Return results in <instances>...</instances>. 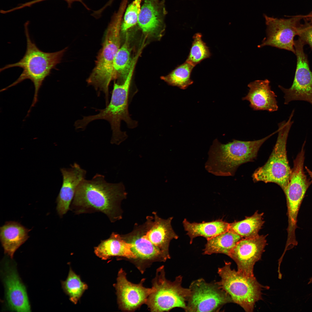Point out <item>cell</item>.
<instances>
[{
	"instance_id": "13",
	"label": "cell",
	"mask_w": 312,
	"mask_h": 312,
	"mask_svg": "<svg viewBox=\"0 0 312 312\" xmlns=\"http://www.w3.org/2000/svg\"><path fill=\"white\" fill-rule=\"evenodd\" d=\"M127 274L122 268L119 271L116 283L114 284L116 290L119 309L125 311H134L145 304L147 298L154 289L143 286L145 278L135 284L129 281Z\"/></svg>"
},
{
	"instance_id": "16",
	"label": "cell",
	"mask_w": 312,
	"mask_h": 312,
	"mask_svg": "<svg viewBox=\"0 0 312 312\" xmlns=\"http://www.w3.org/2000/svg\"><path fill=\"white\" fill-rule=\"evenodd\" d=\"M138 25L142 32L148 35L158 34L165 27L167 14L164 0H142Z\"/></svg>"
},
{
	"instance_id": "22",
	"label": "cell",
	"mask_w": 312,
	"mask_h": 312,
	"mask_svg": "<svg viewBox=\"0 0 312 312\" xmlns=\"http://www.w3.org/2000/svg\"><path fill=\"white\" fill-rule=\"evenodd\" d=\"M263 213L256 211L254 213L240 221L229 223L228 231H232L242 238L253 237L259 235L258 233L264 221Z\"/></svg>"
},
{
	"instance_id": "32",
	"label": "cell",
	"mask_w": 312,
	"mask_h": 312,
	"mask_svg": "<svg viewBox=\"0 0 312 312\" xmlns=\"http://www.w3.org/2000/svg\"><path fill=\"white\" fill-rule=\"evenodd\" d=\"M312 284V277H311L309 279V281L308 282V284Z\"/></svg>"
},
{
	"instance_id": "20",
	"label": "cell",
	"mask_w": 312,
	"mask_h": 312,
	"mask_svg": "<svg viewBox=\"0 0 312 312\" xmlns=\"http://www.w3.org/2000/svg\"><path fill=\"white\" fill-rule=\"evenodd\" d=\"M185 230L190 238V243L194 238L202 236L207 240L212 238L229 230V223L219 219L209 222L190 223L186 219L183 222Z\"/></svg>"
},
{
	"instance_id": "12",
	"label": "cell",
	"mask_w": 312,
	"mask_h": 312,
	"mask_svg": "<svg viewBox=\"0 0 312 312\" xmlns=\"http://www.w3.org/2000/svg\"><path fill=\"white\" fill-rule=\"evenodd\" d=\"M266 236L242 238L237 243L228 256L236 263L239 272L248 276H254V267L264 251Z\"/></svg>"
},
{
	"instance_id": "30",
	"label": "cell",
	"mask_w": 312,
	"mask_h": 312,
	"mask_svg": "<svg viewBox=\"0 0 312 312\" xmlns=\"http://www.w3.org/2000/svg\"><path fill=\"white\" fill-rule=\"evenodd\" d=\"M114 0H109L102 8L100 9V10L102 12H103L105 9L108 6H109L111 4L112 2Z\"/></svg>"
},
{
	"instance_id": "14",
	"label": "cell",
	"mask_w": 312,
	"mask_h": 312,
	"mask_svg": "<svg viewBox=\"0 0 312 312\" xmlns=\"http://www.w3.org/2000/svg\"><path fill=\"white\" fill-rule=\"evenodd\" d=\"M3 281L7 305L10 310L29 312L31 307L25 286L15 267L6 262L4 264Z\"/></svg>"
},
{
	"instance_id": "24",
	"label": "cell",
	"mask_w": 312,
	"mask_h": 312,
	"mask_svg": "<svg viewBox=\"0 0 312 312\" xmlns=\"http://www.w3.org/2000/svg\"><path fill=\"white\" fill-rule=\"evenodd\" d=\"M129 36L126 34L125 40L123 45L117 52L113 63L114 78L118 75L122 79V83L125 79L130 68L132 59L131 58Z\"/></svg>"
},
{
	"instance_id": "4",
	"label": "cell",
	"mask_w": 312,
	"mask_h": 312,
	"mask_svg": "<svg viewBox=\"0 0 312 312\" xmlns=\"http://www.w3.org/2000/svg\"><path fill=\"white\" fill-rule=\"evenodd\" d=\"M126 8V4L121 3L118 10L112 16L95 67L87 80L88 84L96 90L104 93L106 105L108 103L109 85L114 78V61L120 48L121 26Z\"/></svg>"
},
{
	"instance_id": "21",
	"label": "cell",
	"mask_w": 312,
	"mask_h": 312,
	"mask_svg": "<svg viewBox=\"0 0 312 312\" xmlns=\"http://www.w3.org/2000/svg\"><path fill=\"white\" fill-rule=\"evenodd\" d=\"M242 238L229 231L207 240L203 251L204 255L221 253L229 256L230 253Z\"/></svg>"
},
{
	"instance_id": "17",
	"label": "cell",
	"mask_w": 312,
	"mask_h": 312,
	"mask_svg": "<svg viewBox=\"0 0 312 312\" xmlns=\"http://www.w3.org/2000/svg\"><path fill=\"white\" fill-rule=\"evenodd\" d=\"M268 79L256 80L248 85L249 91L242 98L248 101L250 107L254 110H266L270 112L278 110L277 96L272 90Z\"/></svg>"
},
{
	"instance_id": "27",
	"label": "cell",
	"mask_w": 312,
	"mask_h": 312,
	"mask_svg": "<svg viewBox=\"0 0 312 312\" xmlns=\"http://www.w3.org/2000/svg\"><path fill=\"white\" fill-rule=\"evenodd\" d=\"M142 0H134L126 8L122 19L121 31H127L138 25Z\"/></svg>"
},
{
	"instance_id": "28",
	"label": "cell",
	"mask_w": 312,
	"mask_h": 312,
	"mask_svg": "<svg viewBox=\"0 0 312 312\" xmlns=\"http://www.w3.org/2000/svg\"><path fill=\"white\" fill-rule=\"evenodd\" d=\"M302 16L304 22L299 25L297 35L305 44H308L312 49V17L307 15Z\"/></svg>"
},
{
	"instance_id": "1",
	"label": "cell",
	"mask_w": 312,
	"mask_h": 312,
	"mask_svg": "<svg viewBox=\"0 0 312 312\" xmlns=\"http://www.w3.org/2000/svg\"><path fill=\"white\" fill-rule=\"evenodd\" d=\"M127 195L122 183L107 182L104 176L97 174L78 185L69 210L76 215L101 212L114 222L122 218L121 202Z\"/></svg>"
},
{
	"instance_id": "25",
	"label": "cell",
	"mask_w": 312,
	"mask_h": 312,
	"mask_svg": "<svg viewBox=\"0 0 312 312\" xmlns=\"http://www.w3.org/2000/svg\"><path fill=\"white\" fill-rule=\"evenodd\" d=\"M61 284L64 291L69 296L70 300L75 304H77L88 288L87 284L82 281L79 276L70 267L67 278L61 282Z\"/></svg>"
},
{
	"instance_id": "3",
	"label": "cell",
	"mask_w": 312,
	"mask_h": 312,
	"mask_svg": "<svg viewBox=\"0 0 312 312\" xmlns=\"http://www.w3.org/2000/svg\"><path fill=\"white\" fill-rule=\"evenodd\" d=\"M277 131L256 140H233L232 142L222 144L217 139H215L208 152L205 169L217 176H233L239 166L252 161L256 157L262 144Z\"/></svg>"
},
{
	"instance_id": "31",
	"label": "cell",
	"mask_w": 312,
	"mask_h": 312,
	"mask_svg": "<svg viewBox=\"0 0 312 312\" xmlns=\"http://www.w3.org/2000/svg\"><path fill=\"white\" fill-rule=\"evenodd\" d=\"M305 169L309 175L312 179V172L307 167H305Z\"/></svg>"
},
{
	"instance_id": "6",
	"label": "cell",
	"mask_w": 312,
	"mask_h": 312,
	"mask_svg": "<svg viewBox=\"0 0 312 312\" xmlns=\"http://www.w3.org/2000/svg\"><path fill=\"white\" fill-rule=\"evenodd\" d=\"M294 112L292 111L287 121L284 120L278 124V135L276 144L266 162L253 173L252 177L254 182L274 183L283 190L287 185L292 169L287 158L286 144L288 134L294 123L291 119Z\"/></svg>"
},
{
	"instance_id": "9",
	"label": "cell",
	"mask_w": 312,
	"mask_h": 312,
	"mask_svg": "<svg viewBox=\"0 0 312 312\" xmlns=\"http://www.w3.org/2000/svg\"><path fill=\"white\" fill-rule=\"evenodd\" d=\"M182 279L180 275L174 281H169L166 278L164 266L158 268L152 282L154 290L148 296L145 304L150 311L168 312L176 307L185 310L190 290L189 288L182 287Z\"/></svg>"
},
{
	"instance_id": "23",
	"label": "cell",
	"mask_w": 312,
	"mask_h": 312,
	"mask_svg": "<svg viewBox=\"0 0 312 312\" xmlns=\"http://www.w3.org/2000/svg\"><path fill=\"white\" fill-rule=\"evenodd\" d=\"M194 67L185 61L168 75L162 76L161 78L170 85L185 89L193 83V81L190 79V75Z\"/></svg>"
},
{
	"instance_id": "2",
	"label": "cell",
	"mask_w": 312,
	"mask_h": 312,
	"mask_svg": "<svg viewBox=\"0 0 312 312\" xmlns=\"http://www.w3.org/2000/svg\"><path fill=\"white\" fill-rule=\"evenodd\" d=\"M28 22L24 25L25 33L26 38L27 47L23 57L18 62L7 64L0 69V72L11 68L19 67L23 71L18 78L14 82L0 91L6 90L25 80H30L33 83L35 89L33 100L28 110L30 112L38 101L39 90L46 78L50 75L53 69H56V66L61 62L62 58L67 49L66 47L60 51L54 52H46L40 50L31 40L28 30Z\"/></svg>"
},
{
	"instance_id": "29",
	"label": "cell",
	"mask_w": 312,
	"mask_h": 312,
	"mask_svg": "<svg viewBox=\"0 0 312 312\" xmlns=\"http://www.w3.org/2000/svg\"><path fill=\"white\" fill-rule=\"evenodd\" d=\"M47 0H32L28 2H26L25 3V5L27 7H29L32 5H33L38 3L42 1ZM66 1L67 3L68 7L70 8L71 7L72 4L75 1L79 2L81 3L87 9L89 10L88 7L86 6V5L84 3L83 1V0H63Z\"/></svg>"
},
{
	"instance_id": "19",
	"label": "cell",
	"mask_w": 312,
	"mask_h": 312,
	"mask_svg": "<svg viewBox=\"0 0 312 312\" xmlns=\"http://www.w3.org/2000/svg\"><path fill=\"white\" fill-rule=\"evenodd\" d=\"M30 231L17 222H6L0 228V241L4 253L12 259L16 250L28 239Z\"/></svg>"
},
{
	"instance_id": "11",
	"label": "cell",
	"mask_w": 312,
	"mask_h": 312,
	"mask_svg": "<svg viewBox=\"0 0 312 312\" xmlns=\"http://www.w3.org/2000/svg\"><path fill=\"white\" fill-rule=\"evenodd\" d=\"M264 16L267 25V36L258 47L270 46L287 50L295 54L294 38L297 35L302 15L291 16L287 19L270 17L265 14Z\"/></svg>"
},
{
	"instance_id": "7",
	"label": "cell",
	"mask_w": 312,
	"mask_h": 312,
	"mask_svg": "<svg viewBox=\"0 0 312 312\" xmlns=\"http://www.w3.org/2000/svg\"><path fill=\"white\" fill-rule=\"evenodd\" d=\"M224 262V265L218 269L221 278L218 283L230 296L233 303L246 312H252L256 302L262 299V291L268 287L259 283L254 276H246L232 269L230 262Z\"/></svg>"
},
{
	"instance_id": "18",
	"label": "cell",
	"mask_w": 312,
	"mask_h": 312,
	"mask_svg": "<svg viewBox=\"0 0 312 312\" xmlns=\"http://www.w3.org/2000/svg\"><path fill=\"white\" fill-rule=\"evenodd\" d=\"M94 250L96 256L103 260L114 257H123L130 261L135 258L130 244L124 239L122 235L114 232L108 238L101 240Z\"/></svg>"
},
{
	"instance_id": "15",
	"label": "cell",
	"mask_w": 312,
	"mask_h": 312,
	"mask_svg": "<svg viewBox=\"0 0 312 312\" xmlns=\"http://www.w3.org/2000/svg\"><path fill=\"white\" fill-rule=\"evenodd\" d=\"M60 171L62 183L56 198V209L58 215L62 218L70 210L76 189L85 179L86 171L76 163L71 165L69 168H61Z\"/></svg>"
},
{
	"instance_id": "26",
	"label": "cell",
	"mask_w": 312,
	"mask_h": 312,
	"mask_svg": "<svg viewBox=\"0 0 312 312\" xmlns=\"http://www.w3.org/2000/svg\"><path fill=\"white\" fill-rule=\"evenodd\" d=\"M189 54L186 61L194 67L205 59L211 56V53L206 44L202 39L200 33L195 34Z\"/></svg>"
},
{
	"instance_id": "10",
	"label": "cell",
	"mask_w": 312,
	"mask_h": 312,
	"mask_svg": "<svg viewBox=\"0 0 312 312\" xmlns=\"http://www.w3.org/2000/svg\"><path fill=\"white\" fill-rule=\"evenodd\" d=\"M189 288L190 294L185 311H218L226 304L233 303L230 296L218 282L208 283L201 278L193 281Z\"/></svg>"
},
{
	"instance_id": "33",
	"label": "cell",
	"mask_w": 312,
	"mask_h": 312,
	"mask_svg": "<svg viewBox=\"0 0 312 312\" xmlns=\"http://www.w3.org/2000/svg\"><path fill=\"white\" fill-rule=\"evenodd\" d=\"M307 15L310 17H312V11Z\"/></svg>"
},
{
	"instance_id": "8",
	"label": "cell",
	"mask_w": 312,
	"mask_h": 312,
	"mask_svg": "<svg viewBox=\"0 0 312 312\" xmlns=\"http://www.w3.org/2000/svg\"><path fill=\"white\" fill-rule=\"evenodd\" d=\"M152 213L153 216L146 217L144 223L140 225L136 224L131 232L122 235V237L129 243L159 250L167 259H170V242L178 238L171 226L173 217L164 219L155 212Z\"/></svg>"
},
{
	"instance_id": "5",
	"label": "cell",
	"mask_w": 312,
	"mask_h": 312,
	"mask_svg": "<svg viewBox=\"0 0 312 312\" xmlns=\"http://www.w3.org/2000/svg\"><path fill=\"white\" fill-rule=\"evenodd\" d=\"M134 68L133 66L131 67L122 83H114L110 101L106 108L100 110L99 112L96 115L84 116L80 120L81 125L84 127L96 120L103 119L108 121L112 132L111 140L112 144L119 145L127 138L126 133L121 130L122 120L125 122L130 128H134L137 125V122L130 117L128 109L129 89Z\"/></svg>"
}]
</instances>
